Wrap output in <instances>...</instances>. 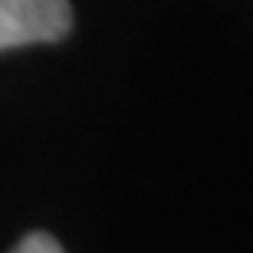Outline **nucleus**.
Returning <instances> with one entry per match:
<instances>
[{
	"label": "nucleus",
	"instance_id": "obj_2",
	"mask_svg": "<svg viewBox=\"0 0 253 253\" xmlns=\"http://www.w3.org/2000/svg\"><path fill=\"white\" fill-rule=\"evenodd\" d=\"M10 253H63V247H59L49 234H30V237H23Z\"/></svg>",
	"mask_w": 253,
	"mask_h": 253
},
{
	"label": "nucleus",
	"instance_id": "obj_1",
	"mask_svg": "<svg viewBox=\"0 0 253 253\" xmlns=\"http://www.w3.org/2000/svg\"><path fill=\"white\" fill-rule=\"evenodd\" d=\"M69 0H0V49L49 43L69 33Z\"/></svg>",
	"mask_w": 253,
	"mask_h": 253
}]
</instances>
